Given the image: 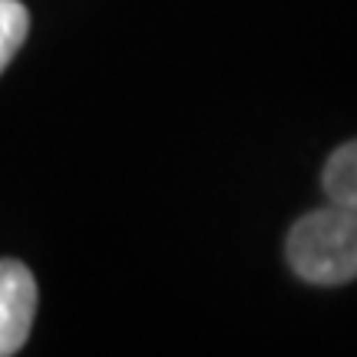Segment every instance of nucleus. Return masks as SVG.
<instances>
[{
  "label": "nucleus",
  "mask_w": 357,
  "mask_h": 357,
  "mask_svg": "<svg viewBox=\"0 0 357 357\" xmlns=\"http://www.w3.org/2000/svg\"><path fill=\"white\" fill-rule=\"evenodd\" d=\"M288 265L298 278L337 288L357 278V212L344 205L314 208L294 222L284 242Z\"/></svg>",
  "instance_id": "obj_1"
},
{
  "label": "nucleus",
  "mask_w": 357,
  "mask_h": 357,
  "mask_svg": "<svg viewBox=\"0 0 357 357\" xmlns=\"http://www.w3.org/2000/svg\"><path fill=\"white\" fill-rule=\"evenodd\" d=\"M37 314V281L24 261L0 258V357L17 354Z\"/></svg>",
  "instance_id": "obj_2"
},
{
  "label": "nucleus",
  "mask_w": 357,
  "mask_h": 357,
  "mask_svg": "<svg viewBox=\"0 0 357 357\" xmlns=\"http://www.w3.org/2000/svg\"><path fill=\"white\" fill-rule=\"evenodd\" d=\"M321 185L334 205H344V208L357 212V139L344 142L341 149L331 153L324 176H321Z\"/></svg>",
  "instance_id": "obj_3"
},
{
  "label": "nucleus",
  "mask_w": 357,
  "mask_h": 357,
  "mask_svg": "<svg viewBox=\"0 0 357 357\" xmlns=\"http://www.w3.org/2000/svg\"><path fill=\"white\" fill-rule=\"evenodd\" d=\"M30 30V13L20 0H0V73L10 66Z\"/></svg>",
  "instance_id": "obj_4"
}]
</instances>
